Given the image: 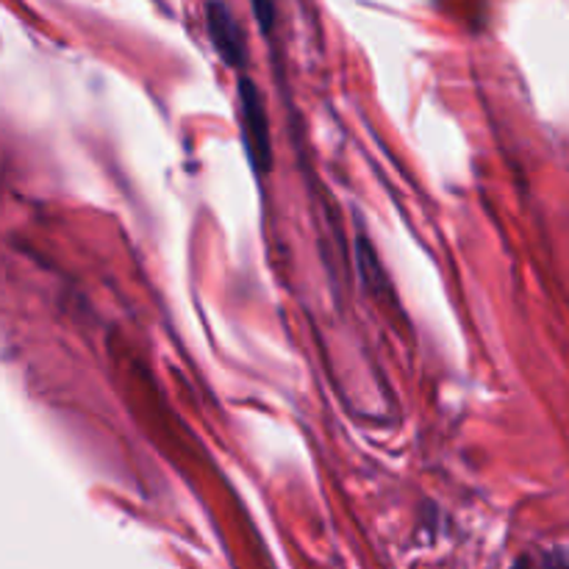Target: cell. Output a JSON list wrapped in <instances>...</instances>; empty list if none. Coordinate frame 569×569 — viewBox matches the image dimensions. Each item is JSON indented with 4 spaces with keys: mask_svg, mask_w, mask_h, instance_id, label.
<instances>
[{
    "mask_svg": "<svg viewBox=\"0 0 569 569\" xmlns=\"http://www.w3.org/2000/svg\"><path fill=\"white\" fill-rule=\"evenodd\" d=\"M239 111H242V131L250 159H253L256 170L264 172L270 167V120H267L259 89L248 78L239 81Z\"/></svg>",
    "mask_w": 569,
    "mask_h": 569,
    "instance_id": "cell-1",
    "label": "cell"
},
{
    "mask_svg": "<svg viewBox=\"0 0 569 569\" xmlns=\"http://www.w3.org/2000/svg\"><path fill=\"white\" fill-rule=\"evenodd\" d=\"M206 22H209V37L220 59L228 67H242L244 64V37L239 31V22L233 20L231 9L220 0H211L206 9Z\"/></svg>",
    "mask_w": 569,
    "mask_h": 569,
    "instance_id": "cell-2",
    "label": "cell"
},
{
    "mask_svg": "<svg viewBox=\"0 0 569 569\" xmlns=\"http://www.w3.org/2000/svg\"><path fill=\"white\" fill-rule=\"evenodd\" d=\"M511 569H569L567 553L561 548L539 550V553H526L515 561Z\"/></svg>",
    "mask_w": 569,
    "mask_h": 569,
    "instance_id": "cell-3",
    "label": "cell"
},
{
    "mask_svg": "<svg viewBox=\"0 0 569 569\" xmlns=\"http://www.w3.org/2000/svg\"><path fill=\"white\" fill-rule=\"evenodd\" d=\"M250 3H253V14L259 26L264 28V33H270L272 22H276V0H250Z\"/></svg>",
    "mask_w": 569,
    "mask_h": 569,
    "instance_id": "cell-4",
    "label": "cell"
}]
</instances>
